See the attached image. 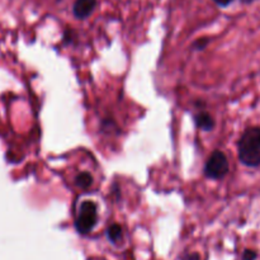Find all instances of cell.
Wrapping results in <instances>:
<instances>
[{
    "label": "cell",
    "instance_id": "6da1fadb",
    "mask_svg": "<svg viewBox=\"0 0 260 260\" xmlns=\"http://www.w3.org/2000/svg\"><path fill=\"white\" fill-rule=\"evenodd\" d=\"M239 160L249 168L260 165V127H250L240 137Z\"/></svg>",
    "mask_w": 260,
    "mask_h": 260
},
{
    "label": "cell",
    "instance_id": "7a4b0ae2",
    "mask_svg": "<svg viewBox=\"0 0 260 260\" xmlns=\"http://www.w3.org/2000/svg\"><path fill=\"white\" fill-rule=\"evenodd\" d=\"M98 213H96V205L91 201H84L80 205L79 215L75 220V229L80 235H86L90 233L96 225Z\"/></svg>",
    "mask_w": 260,
    "mask_h": 260
},
{
    "label": "cell",
    "instance_id": "3957f363",
    "mask_svg": "<svg viewBox=\"0 0 260 260\" xmlns=\"http://www.w3.org/2000/svg\"><path fill=\"white\" fill-rule=\"evenodd\" d=\"M229 173V160L226 155L220 150H216L208 157L205 167V175L210 179L220 180Z\"/></svg>",
    "mask_w": 260,
    "mask_h": 260
},
{
    "label": "cell",
    "instance_id": "277c9868",
    "mask_svg": "<svg viewBox=\"0 0 260 260\" xmlns=\"http://www.w3.org/2000/svg\"><path fill=\"white\" fill-rule=\"evenodd\" d=\"M96 0H75L73 13L78 19H86L94 12Z\"/></svg>",
    "mask_w": 260,
    "mask_h": 260
},
{
    "label": "cell",
    "instance_id": "5b68a950",
    "mask_svg": "<svg viewBox=\"0 0 260 260\" xmlns=\"http://www.w3.org/2000/svg\"><path fill=\"white\" fill-rule=\"evenodd\" d=\"M194 121L196 124H197L201 129H203V131H211V129L215 127V121H213L212 117L208 113H206V112H200L198 114H196Z\"/></svg>",
    "mask_w": 260,
    "mask_h": 260
},
{
    "label": "cell",
    "instance_id": "8992f818",
    "mask_svg": "<svg viewBox=\"0 0 260 260\" xmlns=\"http://www.w3.org/2000/svg\"><path fill=\"white\" fill-rule=\"evenodd\" d=\"M75 184L78 185L80 189H88L90 185L93 184V177L89 173H80L76 175L75 178Z\"/></svg>",
    "mask_w": 260,
    "mask_h": 260
},
{
    "label": "cell",
    "instance_id": "52a82bcc",
    "mask_svg": "<svg viewBox=\"0 0 260 260\" xmlns=\"http://www.w3.org/2000/svg\"><path fill=\"white\" fill-rule=\"evenodd\" d=\"M107 238L111 243L116 244L122 239V229L119 225H112L107 229Z\"/></svg>",
    "mask_w": 260,
    "mask_h": 260
},
{
    "label": "cell",
    "instance_id": "ba28073f",
    "mask_svg": "<svg viewBox=\"0 0 260 260\" xmlns=\"http://www.w3.org/2000/svg\"><path fill=\"white\" fill-rule=\"evenodd\" d=\"M207 43H208L207 38H200V40L194 43V46H193V47H194L196 50H203V48L207 46Z\"/></svg>",
    "mask_w": 260,
    "mask_h": 260
},
{
    "label": "cell",
    "instance_id": "9c48e42d",
    "mask_svg": "<svg viewBox=\"0 0 260 260\" xmlns=\"http://www.w3.org/2000/svg\"><path fill=\"white\" fill-rule=\"evenodd\" d=\"M255 258H256V253L253 250H246L243 256L244 260H255Z\"/></svg>",
    "mask_w": 260,
    "mask_h": 260
},
{
    "label": "cell",
    "instance_id": "30bf717a",
    "mask_svg": "<svg viewBox=\"0 0 260 260\" xmlns=\"http://www.w3.org/2000/svg\"><path fill=\"white\" fill-rule=\"evenodd\" d=\"M213 2H215L216 4L221 5V7H228L229 4L233 3V0H213Z\"/></svg>",
    "mask_w": 260,
    "mask_h": 260
},
{
    "label": "cell",
    "instance_id": "8fae6325",
    "mask_svg": "<svg viewBox=\"0 0 260 260\" xmlns=\"http://www.w3.org/2000/svg\"><path fill=\"white\" fill-rule=\"evenodd\" d=\"M241 2H244V3H251V2H254V0H241Z\"/></svg>",
    "mask_w": 260,
    "mask_h": 260
}]
</instances>
